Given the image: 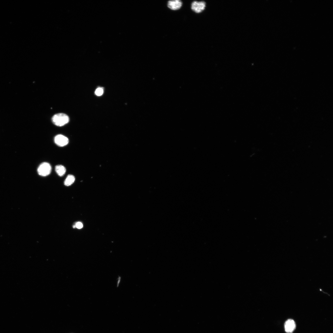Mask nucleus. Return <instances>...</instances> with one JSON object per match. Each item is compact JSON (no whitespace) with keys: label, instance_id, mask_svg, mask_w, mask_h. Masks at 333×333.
I'll list each match as a JSON object with an SVG mask.
<instances>
[{"label":"nucleus","instance_id":"obj_8","mask_svg":"<svg viewBox=\"0 0 333 333\" xmlns=\"http://www.w3.org/2000/svg\"><path fill=\"white\" fill-rule=\"evenodd\" d=\"M75 177L72 175H68L64 182V184L67 186L71 185L74 182Z\"/></svg>","mask_w":333,"mask_h":333},{"label":"nucleus","instance_id":"obj_2","mask_svg":"<svg viewBox=\"0 0 333 333\" xmlns=\"http://www.w3.org/2000/svg\"><path fill=\"white\" fill-rule=\"evenodd\" d=\"M52 171V167L49 163L44 162L41 163L37 169L38 173L40 176L46 177L50 174Z\"/></svg>","mask_w":333,"mask_h":333},{"label":"nucleus","instance_id":"obj_7","mask_svg":"<svg viewBox=\"0 0 333 333\" xmlns=\"http://www.w3.org/2000/svg\"><path fill=\"white\" fill-rule=\"evenodd\" d=\"M55 171L58 176L62 177L65 174L66 169L65 167L61 165H57L55 167Z\"/></svg>","mask_w":333,"mask_h":333},{"label":"nucleus","instance_id":"obj_10","mask_svg":"<svg viewBox=\"0 0 333 333\" xmlns=\"http://www.w3.org/2000/svg\"><path fill=\"white\" fill-rule=\"evenodd\" d=\"M76 227L78 229H81L83 227V225L81 222H78L75 225Z\"/></svg>","mask_w":333,"mask_h":333},{"label":"nucleus","instance_id":"obj_12","mask_svg":"<svg viewBox=\"0 0 333 333\" xmlns=\"http://www.w3.org/2000/svg\"><path fill=\"white\" fill-rule=\"evenodd\" d=\"M73 227L74 228H75V227H76L75 225Z\"/></svg>","mask_w":333,"mask_h":333},{"label":"nucleus","instance_id":"obj_5","mask_svg":"<svg viewBox=\"0 0 333 333\" xmlns=\"http://www.w3.org/2000/svg\"><path fill=\"white\" fill-rule=\"evenodd\" d=\"M285 331L287 333H292L296 329V325L295 321L289 319L286 321L284 324Z\"/></svg>","mask_w":333,"mask_h":333},{"label":"nucleus","instance_id":"obj_11","mask_svg":"<svg viewBox=\"0 0 333 333\" xmlns=\"http://www.w3.org/2000/svg\"><path fill=\"white\" fill-rule=\"evenodd\" d=\"M120 280H121V278H120V277H119L118 278V280L117 287H118L119 286V284L120 281Z\"/></svg>","mask_w":333,"mask_h":333},{"label":"nucleus","instance_id":"obj_6","mask_svg":"<svg viewBox=\"0 0 333 333\" xmlns=\"http://www.w3.org/2000/svg\"><path fill=\"white\" fill-rule=\"evenodd\" d=\"M167 5L168 7L170 9L176 10L179 9L182 7V3L180 0H173L169 1Z\"/></svg>","mask_w":333,"mask_h":333},{"label":"nucleus","instance_id":"obj_9","mask_svg":"<svg viewBox=\"0 0 333 333\" xmlns=\"http://www.w3.org/2000/svg\"><path fill=\"white\" fill-rule=\"evenodd\" d=\"M103 90L101 88H97L95 91V94L98 96L102 95L103 94Z\"/></svg>","mask_w":333,"mask_h":333},{"label":"nucleus","instance_id":"obj_1","mask_svg":"<svg viewBox=\"0 0 333 333\" xmlns=\"http://www.w3.org/2000/svg\"><path fill=\"white\" fill-rule=\"evenodd\" d=\"M69 119L68 116L63 113L55 115L52 118V122L56 126L62 127L68 123Z\"/></svg>","mask_w":333,"mask_h":333},{"label":"nucleus","instance_id":"obj_4","mask_svg":"<svg viewBox=\"0 0 333 333\" xmlns=\"http://www.w3.org/2000/svg\"><path fill=\"white\" fill-rule=\"evenodd\" d=\"M54 142L55 144L59 147L65 146L68 144L69 142L68 139L62 135H58L54 138Z\"/></svg>","mask_w":333,"mask_h":333},{"label":"nucleus","instance_id":"obj_3","mask_svg":"<svg viewBox=\"0 0 333 333\" xmlns=\"http://www.w3.org/2000/svg\"><path fill=\"white\" fill-rule=\"evenodd\" d=\"M206 6V4L205 2L194 1L192 3L191 8L192 10L195 13H200L205 9Z\"/></svg>","mask_w":333,"mask_h":333}]
</instances>
